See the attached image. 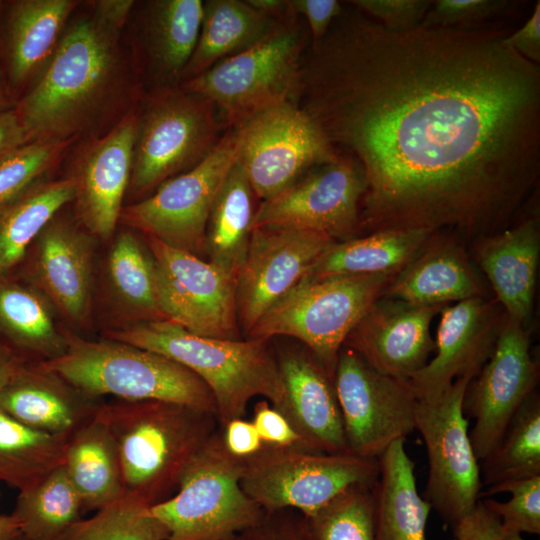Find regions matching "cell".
<instances>
[{"mask_svg":"<svg viewBox=\"0 0 540 540\" xmlns=\"http://www.w3.org/2000/svg\"><path fill=\"white\" fill-rule=\"evenodd\" d=\"M506 35L394 32L348 3L309 44L295 104L361 166V232L471 245L520 221L540 175V68Z\"/></svg>","mask_w":540,"mask_h":540,"instance_id":"cell-1","label":"cell"},{"mask_svg":"<svg viewBox=\"0 0 540 540\" xmlns=\"http://www.w3.org/2000/svg\"><path fill=\"white\" fill-rule=\"evenodd\" d=\"M88 7L71 17L46 68L16 101L27 142L100 136L144 95L130 43Z\"/></svg>","mask_w":540,"mask_h":540,"instance_id":"cell-2","label":"cell"},{"mask_svg":"<svg viewBox=\"0 0 540 540\" xmlns=\"http://www.w3.org/2000/svg\"><path fill=\"white\" fill-rule=\"evenodd\" d=\"M92 417L115 444L124 493L149 506L175 493L187 466L221 428L215 413L158 400L96 404Z\"/></svg>","mask_w":540,"mask_h":540,"instance_id":"cell-3","label":"cell"},{"mask_svg":"<svg viewBox=\"0 0 540 540\" xmlns=\"http://www.w3.org/2000/svg\"><path fill=\"white\" fill-rule=\"evenodd\" d=\"M102 337L159 353L193 372L211 391L221 428L243 418L255 397L288 420L286 388L271 340L204 337L166 320L103 331Z\"/></svg>","mask_w":540,"mask_h":540,"instance_id":"cell-4","label":"cell"},{"mask_svg":"<svg viewBox=\"0 0 540 540\" xmlns=\"http://www.w3.org/2000/svg\"><path fill=\"white\" fill-rule=\"evenodd\" d=\"M64 352L35 362L94 401L102 396L119 400H158L215 413L207 385L193 372L159 353L124 342L93 340L65 327Z\"/></svg>","mask_w":540,"mask_h":540,"instance_id":"cell-5","label":"cell"},{"mask_svg":"<svg viewBox=\"0 0 540 540\" xmlns=\"http://www.w3.org/2000/svg\"><path fill=\"white\" fill-rule=\"evenodd\" d=\"M308 27L290 6L259 42L180 86L209 100L227 129L284 102L295 103Z\"/></svg>","mask_w":540,"mask_h":540,"instance_id":"cell-6","label":"cell"},{"mask_svg":"<svg viewBox=\"0 0 540 540\" xmlns=\"http://www.w3.org/2000/svg\"><path fill=\"white\" fill-rule=\"evenodd\" d=\"M224 125L216 107L180 85L145 92L125 205L151 195L199 164L217 145Z\"/></svg>","mask_w":540,"mask_h":540,"instance_id":"cell-7","label":"cell"},{"mask_svg":"<svg viewBox=\"0 0 540 540\" xmlns=\"http://www.w3.org/2000/svg\"><path fill=\"white\" fill-rule=\"evenodd\" d=\"M396 274L304 277L267 310L245 338L295 339L333 379L347 336Z\"/></svg>","mask_w":540,"mask_h":540,"instance_id":"cell-8","label":"cell"},{"mask_svg":"<svg viewBox=\"0 0 540 540\" xmlns=\"http://www.w3.org/2000/svg\"><path fill=\"white\" fill-rule=\"evenodd\" d=\"M243 468L220 428L187 466L175 493L150 507L168 531L166 540H227L257 524L265 512L244 492Z\"/></svg>","mask_w":540,"mask_h":540,"instance_id":"cell-9","label":"cell"},{"mask_svg":"<svg viewBox=\"0 0 540 540\" xmlns=\"http://www.w3.org/2000/svg\"><path fill=\"white\" fill-rule=\"evenodd\" d=\"M378 459L264 445L244 459L241 486L265 512L294 510L310 518L346 488L374 486Z\"/></svg>","mask_w":540,"mask_h":540,"instance_id":"cell-10","label":"cell"},{"mask_svg":"<svg viewBox=\"0 0 540 540\" xmlns=\"http://www.w3.org/2000/svg\"><path fill=\"white\" fill-rule=\"evenodd\" d=\"M239 134L230 128L195 167L179 174L148 197L125 205L119 226L203 259L208 218L217 194L238 160Z\"/></svg>","mask_w":540,"mask_h":540,"instance_id":"cell-11","label":"cell"},{"mask_svg":"<svg viewBox=\"0 0 540 540\" xmlns=\"http://www.w3.org/2000/svg\"><path fill=\"white\" fill-rule=\"evenodd\" d=\"M98 244L65 207L37 235L11 276L38 290L61 322L83 335L96 322Z\"/></svg>","mask_w":540,"mask_h":540,"instance_id":"cell-12","label":"cell"},{"mask_svg":"<svg viewBox=\"0 0 540 540\" xmlns=\"http://www.w3.org/2000/svg\"><path fill=\"white\" fill-rule=\"evenodd\" d=\"M474 377L458 378L438 397L418 400L415 409V430L423 438L429 463L423 498L451 529L474 509L483 488L462 407Z\"/></svg>","mask_w":540,"mask_h":540,"instance_id":"cell-13","label":"cell"},{"mask_svg":"<svg viewBox=\"0 0 540 540\" xmlns=\"http://www.w3.org/2000/svg\"><path fill=\"white\" fill-rule=\"evenodd\" d=\"M367 183L358 162L342 153L320 163L260 202L252 228L272 227L324 234L334 241L356 237Z\"/></svg>","mask_w":540,"mask_h":540,"instance_id":"cell-14","label":"cell"},{"mask_svg":"<svg viewBox=\"0 0 540 540\" xmlns=\"http://www.w3.org/2000/svg\"><path fill=\"white\" fill-rule=\"evenodd\" d=\"M333 384L349 452L378 459L415 431L418 399L409 382L377 371L346 346L339 352Z\"/></svg>","mask_w":540,"mask_h":540,"instance_id":"cell-15","label":"cell"},{"mask_svg":"<svg viewBox=\"0 0 540 540\" xmlns=\"http://www.w3.org/2000/svg\"><path fill=\"white\" fill-rule=\"evenodd\" d=\"M142 236L153 257L159 301L167 321L199 336L242 339L237 277L154 237Z\"/></svg>","mask_w":540,"mask_h":540,"instance_id":"cell-16","label":"cell"},{"mask_svg":"<svg viewBox=\"0 0 540 540\" xmlns=\"http://www.w3.org/2000/svg\"><path fill=\"white\" fill-rule=\"evenodd\" d=\"M235 129L238 162L261 201L338 154L293 102L268 108Z\"/></svg>","mask_w":540,"mask_h":540,"instance_id":"cell-17","label":"cell"},{"mask_svg":"<svg viewBox=\"0 0 540 540\" xmlns=\"http://www.w3.org/2000/svg\"><path fill=\"white\" fill-rule=\"evenodd\" d=\"M537 383L538 363L531 354L528 329L505 317L491 356L468 383L463 398L464 415L474 419L469 439L479 461L497 446Z\"/></svg>","mask_w":540,"mask_h":540,"instance_id":"cell-18","label":"cell"},{"mask_svg":"<svg viewBox=\"0 0 540 540\" xmlns=\"http://www.w3.org/2000/svg\"><path fill=\"white\" fill-rule=\"evenodd\" d=\"M138 106L106 133L79 142L67 177L76 221L100 243L119 227L129 185L137 134Z\"/></svg>","mask_w":540,"mask_h":540,"instance_id":"cell-19","label":"cell"},{"mask_svg":"<svg viewBox=\"0 0 540 540\" xmlns=\"http://www.w3.org/2000/svg\"><path fill=\"white\" fill-rule=\"evenodd\" d=\"M306 230L256 227L236 279L239 327L246 336L267 310L299 283L334 243Z\"/></svg>","mask_w":540,"mask_h":540,"instance_id":"cell-20","label":"cell"},{"mask_svg":"<svg viewBox=\"0 0 540 540\" xmlns=\"http://www.w3.org/2000/svg\"><path fill=\"white\" fill-rule=\"evenodd\" d=\"M439 314L434 355L408 381L418 400L438 397L464 375L476 376L491 356L506 317L491 297L446 305Z\"/></svg>","mask_w":540,"mask_h":540,"instance_id":"cell-21","label":"cell"},{"mask_svg":"<svg viewBox=\"0 0 540 540\" xmlns=\"http://www.w3.org/2000/svg\"><path fill=\"white\" fill-rule=\"evenodd\" d=\"M444 306H421L381 296L347 336L344 345L377 371L409 381L431 359L434 317Z\"/></svg>","mask_w":540,"mask_h":540,"instance_id":"cell-22","label":"cell"},{"mask_svg":"<svg viewBox=\"0 0 540 540\" xmlns=\"http://www.w3.org/2000/svg\"><path fill=\"white\" fill-rule=\"evenodd\" d=\"M98 262L95 317L102 331L167 321L162 311L153 257L143 236L120 226Z\"/></svg>","mask_w":540,"mask_h":540,"instance_id":"cell-23","label":"cell"},{"mask_svg":"<svg viewBox=\"0 0 540 540\" xmlns=\"http://www.w3.org/2000/svg\"><path fill=\"white\" fill-rule=\"evenodd\" d=\"M76 0H15L0 11V74L16 101L51 60L75 11Z\"/></svg>","mask_w":540,"mask_h":540,"instance_id":"cell-24","label":"cell"},{"mask_svg":"<svg viewBox=\"0 0 540 540\" xmlns=\"http://www.w3.org/2000/svg\"><path fill=\"white\" fill-rule=\"evenodd\" d=\"M202 0H152L142 5L130 42L140 79L151 91L178 86L195 49Z\"/></svg>","mask_w":540,"mask_h":540,"instance_id":"cell-25","label":"cell"},{"mask_svg":"<svg viewBox=\"0 0 540 540\" xmlns=\"http://www.w3.org/2000/svg\"><path fill=\"white\" fill-rule=\"evenodd\" d=\"M288 400V421L305 446L324 453L349 452L333 379L303 345L275 350Z\"/></svg>","mask_w":540,"mask_h":540,"instance_id":"cell-26","label":"cell"},{"mask_svg":"<svg viewBox=\"0 0 540 540\" xmlns=\"http://www.w3.org/2000/svg\"><path fill=\"white\" fill-rule=\"evenodd\" d=\"M470 247L506 317L527 328L540 258L538 217L527 216Z\"/></svg>","mask_w":540,"mask_h":540,"instance_id":"cell-27","label":"cell"},{"mask_svg":"<svg viewBox=\"0 0 540 540\" xmlns=\"http://www.w3.org/2000/svg\"><path fill=\"white\" fill-rule=\"evenodd\" d=\"M382 296L421 306L490 297L466 246L447 234L433 235L396 274Z\"/></svg>","mask_w":540,"mask_h":540,"instance_id":"cell-28","label":"cell"},{"mask_svg":"<svg viewBox=\"0 0 540 540\" xmlns=\"http://www.w3.org/2000/svg\"><path fill=\"white\" fill-rule=\"evenodd\" d=\"M96 404L56 374L28 361L0 392V410L39 431L71 436Z\"/></svg>","mask_w":540,"mask_h":540,"instance_id":"cell-29","label":"cell"},{"mask_svg":"<svg viewBox=\"0 0 540 540\" xmlns=\"http://www.w3.org/2000/svg\"><path fill=\"white\" fill-rule=\"evenodd\" d=\"M378 462L374 540H427L432 508L418 492L415 463L406 452L405 439L393 442Z\"/></svg>","mask_w":540,"mask_h":540,"instance_id":"cell-30","label":"cell"},{"mask_svg":"<svg viewBox=\"0 0 540 540\" xmlns=\"http://www.w3.org/2000/svg\"><path fill=\"white\" fill-rule=\"evenodd\" d=\"M65 325L49 301L29 284L0 277V339L30 362L61 355Z\"/></svg>","mask_w":540,"mask_h":540,"instance_id":"cell-31","label":"cell"},{"mask_svg":"<svg viewBox=\"0 0 540 540\" xmlns=\"http://www.w3.org/2000/svg\"><path fill=\"white\" fill-rule=\"evenodd\" d=\"M281 17L265 15L246 0L204 1L199 36L181 83L253 46L276 26Z\"/></svg>","mask_w":540,"mask_h":540,"instance_id":"cell-32","label":"cell"},{"mask_svg":"<svg viewBox=\"0 0 540 540\" xmlns=\"http://www.w3.org/2000/svg\"><path fill=\"white\" fill-rule=\"evenodd\" d=\"M433 235L421 229H389L337 241L305 277L398 273Z\"/></svg>","mask_w":540,"mask_h":540,"instance_id":"cell-33","label":"cell"},{"mask_svg":"<svg viewBox=\"0 0 540 540\" xmlns=\"http://www.w3.org/2000/svg\"><path fill=\"white\" fill-rule=\"evenodd\" d=\"M73 196L67 176L48 177L0 205V277L16 271L37 235Z\"/></svg>","mask_w":540,"mask_h":540,"instance_id":"cell-34","label":"cell"},{"mask_svg":"<svg viewBox=\"0 0 540 540\" xmlns=\"http://www.w3.org/2000/svg\"><path fill=\"white\" fill-rule=\"evenodd\" d=\"M256 198L237 160L213 203L204 248L210 263L236 277L247 254Z\"/></svg>","mask_w":540,"mask_h":540,"instance_id":"cell-35","label":"cell"},{"mask_svg":"<svg viewBox=\"0 0 540 540\" xmlns=\"http://www.w3.org/2000/svg\"><path fill=\"white\" fill-rule=\"evenodd\" d=\"M63 468L84 509L98 510L124 494L115 444L92 415L70 436Z\"/></svg>","mask_w":540,"mask_h":540,"instance_id":"cell-36","label":"cell"},{"mask_svg":"<svg viewBox=\"0 0 540 540\" xmlns=\"http://www.w3.org/2000/svg\"><path fill=\"white\" fill-rule=\"evenodd\" d=\"M70 436L30 428L0 410V484L26 490L63 466Z\"/></svg>","mask_w":540,"mask_h":540,"instance_id":"cell-37","label":"cell"},{"mask_svg":"<svg viewBox=\"0 0 540 540\" xmlns=\"http://www.w3.org/2000/svg\"><path fill=\"white\" fill-rule=\"evenodd\" d=\"M483 486L540 476V396L518 408L497 446L480 463Z\"/></svg>","mask_w":540,"mask_h":540,"instance_id":"cell-38","label":"cell"},{"mask_svg":"<svg viewBox=\"0 0 540 540\" xmlns=\"http://www.w3.org/2000/svg\"><path fill=\"white\" fill-rule=\"evenodd\" d=\"M82 500L63 466L20 491L11 514L22 540H56L80 519Z\"/></svg>","mask_w":540,"mask_h":540,"instance_id":"cell-39","label":"cell"},{"mask_svg":"<svg viewBox=\"0 0 540 540\" xmlns=\"http://www.w3.org/2000/svg\"><path fill=\"white\" fill-rule=\"evenodd\" d=\"M149 505L123 494L87 519H79L56 540H166V527Z\"/></svg>","mask_w":540,"mask_h":540,"instance_id":"cell-40","label":"cell"},{"mask_svg":"<svg viewBox=\"0 0 540 540\" xmlns=\"http://www.w3.org/2000/svg\"><path fill=\"white\" fill-rule=\"evenodd\" d=\"M374 486L352 485L307 518L311 539L374 540Z\"/></svg>","mask_w":540,"mask_h":540,"instance_id":"cell-41","label":"cell"},{"mask_svg":"<svg viewBox=\"0 0 540 540\" xmlns=\"http://www.w3.org/2000/svg\"><path fill=\"white\" fill-rule=\"evenodd\" d=\"M72 142L24 144L0 162V205L50 174L68 156Z\"/></svg>","mask_w":540,"mask_h":540,"instance_id":"cell-42","label":"cell"},{"mask_svg":"<svg viewBox=\"0 0 540 540\" xmlns=\"http://www.w3.org/2000/svg\"><path fill=\"white\" fill-rule=\"evenodd\" d=\"M509 492L506 502L484 499L483 504L501 521L504 534H540V476L502 483L486 488L481 497Z\"/></svg>","mask_w":540,"mask_h":540,"instance_id":"cell-43","label":"cell"},{"mask_svg":"<svg viewBox=\"0 0 540 540\" xmlns=\"http://www.w3.org/2000/svg\"><path fill=\"white\" fill-rule=\"evenodd\" d=\"M510 2L502 0H437L425 14L421 26L471 29L505 12Z\"/></svg>","mask_w":540,"mask_h":540,"instance_id":"cell-44","label":"cell"},{"mask_svg":"<svg viewBox=\"0 0 540 540\" xmlns=\"http://www.w3.org/2000/svg\"><path fill=\"white\" fill-rule=\"evenodd\" d=\"M347 2L394 32L409 31L420 26L432 4L430 0H352Z\"/></svg>","mask_w":540,"mask_h":540,"instance_id":"cell-45","label":"cell"},{"mask_svg":"<svg viewBox=\"0 0 540 540\" xmlns=\"http://www.w3.org/2000/svg\"><path fill=\"white\" fill-rule=\"evenodd\" d=\"M227 540H312L307 518L294 510L265 513L252 527Z\"/></svg>","mask_w":540,"mask_h":540,"instance_id":"cell-46","label":"cell"},{"mask_svg":"<svg viewBox=\"0 0 540 540\" xmlns=\"http://www.w3.org/2000/svg\"><path fill=\"white\" fill-rule=\"evenodd\" d=\"M252 423L264 445L309 450L286 417L265 399L257 401L254 405Z\"/></svg>","mask_w":540,"mask_h":540,"instance_id":"cell-47","label":"cell"},{"mask_svg":"<svg viewBox=\"0 0 540 540\" xmlns=\"http://www.w3.org/2000/svg\"><path fill=\"white\" fill-rule=\"evenodd\" d=\"M289 3L305 21L311 45L323 39L332 22L341 15L344 8V4L337 0H289Z\"/></svg>","mask_w":540,"mask_h":540,"instance_id":"cell-48","label":"cell"},{"mask_svg":"<svg viewBox=\"0 0 540 540\" xmlns=\"http://www.w3.org/2000/svg\"><path fill=\"white\" fill-rule=\"evenodd\" d=\"M455 540H501L500 518L479 500L474 509L452 528Z\"/></svg>","mask_w":540,"mask_h":540,"instance_id":"cell-49","label":"cell"},{"mask_svg":"<svg viewBox=\"0 0 540 540\" xmlns=\"http://www.w3.org/2000/svg\"><path fill=\"white\" fill-rule=\"evenodd\" d=\"M226 449L238 458H249L258 453L264 443L252 421L237 418L221 428Z\"/></svg>","mask_w":540,"mask_h":540,"instance_id":"cell-50","label":"cell"},{"mask_svg":"<svg viewBox=\"0 0 540 540\" xmlns=\"http://www.w3.org/2000/svg\"><path fill=\"white\" fill-rule=\"evenodd\" d=\"M504 43L528 61L540 63V2L531 16L515 32L504 37Z\"/></svg>","mask_w":540,"mask_h":540,"instance_id":"cell-51","label":"cell"},{"mask_svg":"<svg viewBox=\"0 0 540 540\" xmlns=\"http://www.w3.org/2000/svg\"><path fill=\"white\" fill-rule=\"evenodd\" d=\"M133 0H96L88 1L86 4L92 12L107 25L124 30L125 25L132 16V11L136 6Z\"/></svg>","mask_w":540,"mask_h":540,"instance_id":"cell-52","label":"cell"},{"mask_svg":"<svg viewBox=\"0 0 540 540\" xmlns=\"http://www.w3.org/2000/svg\"><path fill=\"white\" fill-rule=\"evenodd\" d=\"M28 143L13 108L0 112V162L13 151Z\"/></svg>","mask_w":540,"mask_h":540,"instance_id":"cell-53","label":"cell"},{"mask_svg":"<svg viewBox=\"0 0 540 540\" xmlns=\"http://www.w3.org/2000/svg\"><path fill=\"white\" fill-rule=\"evenodd\" d=\"M27 362L28 360L0 339V392Z\"/></svg>","mask_w":540,"mask_h":540,"instance_id":"cell-54","label":"cell"},{"mask_svg":"<svg viewBox=\"0 0 540 540\" xmlns=\"http://www.w3.org/2000/svg\"><path fill=\"white\" fill-rule=\"evenodd\" d=\"M255 10L279 18L289 9V0H246Z\"/></svg>","mask_w":540,"mask_h":540,"instance_id":"cell-55","label":"cell"},{"mask_svg":"<svg viewBox=\"0 0 540 540\" xmlns=\"http://www.w3.org/2000/svg\"><path fill=\"white\" fill-rule=\"evenodd\" d=\"M20 527L12 515L0 513V540H20Z\"/></svg>","mask_w":540,"mask_h":540,"instance_id":"cell-56","label":"cell"},{"mask_svg":"<svg viewBox=\"0 0 540 540\" xmlns=\"http://www.w3.org/2000/svg\"><path fill=\"white\" fill-rule=\"evenodd\" d=\"M14 106H15V102L9 95L0 74V112L13 108Z\"/></svg>","mask_w":540,"mask_h":540,"instance_id":"cell-57","label":"cell"},{"mask_svg":"<svg viewBox=\"0 0 540 540\" xmlns=\"http://www.w3.org/2000/svg\"><path fill=\"white\" fill-rule=\"evenodd\" d=\"M501 540H524V539L521 537V534L510 533V534H506Z\"/></svg>","mask_w":540,"mask_h":540,"instance_id":"cell-58","label":"cell"},{"mask_svg":"<svg viewBox=\"0 0 540 540\" xmlns=\"http://www.w3.org/2000/svg\"><path fill=\"white\" fill-rule=\"evenodd\" d=\"M3 3H4L3 1H0V11H1V8L3 6Z\"/></svg>","mask_w":540,"mask_h":540,"instance_id":"cell-59","label":"cell"},{"mask_svg":"<svg viewBox=\"0 0 540 540\" xmlns=\"http://www.w3.org/2000/svg\"><path fill=\"white\" fill-rule=\"evenodd\" d=\"M20 540H22V539H20Z\"/></svg>","mask_w":540,"mask_h":540,"instance_id":"cell-60","label":"cell"}]
</instances>
